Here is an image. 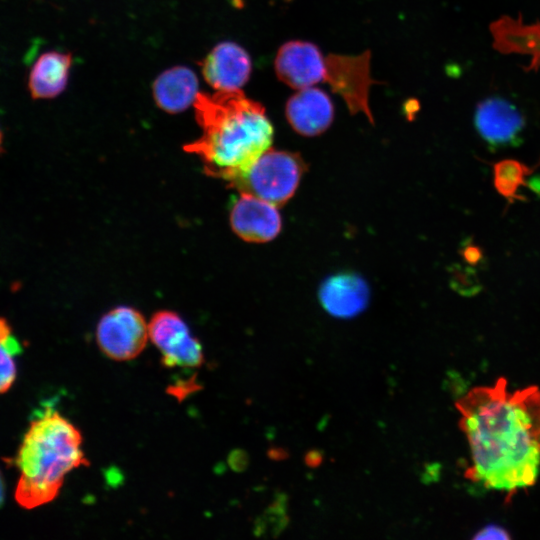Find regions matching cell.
<instances>
[{"instance_id":"obj_1","label":"cell","mask_w":540,"mask_h":540,"mask_svg":"<svg viewBox=\"0 0 540 540\" xmlns=\"http://www.w3.org/2000/svg\"><path fill=\"white\" fill-rule=\"evenodd\" d=\"M471 452L465 477L507 493L532 486L540 471V390L514 392L507 380L471 389L456 402Z\"/></svg>"},{"instance_id":"obj_2","label":"cell","mask_w":540,"mask_h":540,"mask_svg":"<svg viewBox=\"0 0 540 540\" xmlns=\"http://www.w3.org/2000/svg\"><path fill=\"white\" fill-rule=\"evenodd\" d=\"M194 107L202 135L184 149L209 176L229 182L269 149L273 128L265 109L240 90L198 94Z\"/></svg>"},{"instance_id":"obj_3","label":"cell","mask_w":540,"mask_h":540,"mask_svg":"<svg viewBox=\"0 0 540 540\" xmlns=\"http://www.w3.org/2000/svg\"><path fill=\"white\" fill-rule=\"evenodd\" d=\"M19 480L17 503L33 509L54 500L65 477L88 465L82 435L76 426L51 407L32 420L15 458Z\"/></svg>"},{"instance_id":"obj_4","label":"cell","mask_w":540,"mask_h":540,"mask_svg":"<svg viewBox=\"0 0 540 540\" xmlns=\"http://www.w3.org/2000/svg\"><path fill=\"white\" fill-rule=\"evenodd\" d=\"M277 77L294 89L328 83L346 102L352 114L362 112L373 121L368 105L370 86V53L357 56L323 55L320 49L305 41L283 44L275 58Z\"/></svg>"},{"instance_id":"obj_5","label":"cell","mask_w":540,"mask_h":540,"mask_svg":"<svg viewBox=\"0 0 540 540\" xmlns=\"http://www.w3.org/2000/svg\"><path fill=\"white\" fill-rule=\"evenodd\" d=\"M305 163L297 154L266 150L244 173L229 181V186L273 204H285L295 193Z\"/></svg>"},{"instance_id":"obj_6","label":"cell","mask_w":540,"mask_h":540,"mask_svg":"<svg viewBox=\"0 0 540 540\" xmlns=\"http://www.w3.org/2000/svg\"><path fill=\"white\" fill-rule=\"evenodd\" d=\"M149 340L148 323L136 309L119 306L105 313L96 327V341L104 355L115 361L136 358Z\"/></svg>"},{"instance_id":"obj_7","label":"cell","mask_w":540,"mask_h":540,"mask_svg":"<svg viewBox=\"0 0 540 540\" xmlns=\"http://www.w3.org/2000/svg\"><path fill=\"white\" fill-rule=\"evenodd\" d=\"M148 330L149 339L160 351L165 366L197 368L202 365V345L177 313L168 310L155 313Z\"/></svg>"},{"instance_id":"obj_8","label":"cell","mask_w":540,"mask_h":540,"mask_svg":"<svg viewBox=\"0 0 540 540\" xmlns=\"http://www.w3.org/2000/svg\"><path fill=\"white\" fill-rule=\"evenodd\" d=\"M230 224L233 231L243 240L263 243L279 234L281 217L273 204L240 193L231 206Z\"/></svg>"},{"instance_id":"obj_9","label":"cell","mask_w":540,"mask_h":540,"mask_svg":"<svg viewBox=\"0 0 540 540\" xmlns=\"http://www.w3.org/2000/svg\"><path fill=\"white\" fill-rule=\"evenodd\" d=\"M251 69L248 53L231 42L215 46L202 65L206 82L218 91L239 90L248 81Z\"/></svg>"},{"instance_id":"obj_10","label":"cell","mask_w":540,"mask_h":540,"mask_svg":"<svg viewBox=\"0 0 540 540\" xmlns=\"http://www.w3.org/2000/svg\"><path fill=\"white\" fill-rule=\"evenodd\" d=\"M475 125L482 138L492 147H504L519 140L524 119L510 102L501 98H490L478 105Z\"/></svg>"},{"instance_id":"obj_11","label":"cell","mask_w":540,"mask_h":540,"mask_svg":"<svg viewBox=\"0 0 540 540\" xmlns=\"http://www.w3.org/2000/svg\"><path fill=\"white\" fill-rule=\"evenodd\" d=\"M285 113L292 128L301 135L315 136L332 123L334 108L329 96L321 89H300L286 103Z\"/></svg>"},{"instance_id":"obj_12","label":"cell","mask_w":540,"mask_h":540,"mask_svg":"<svg viewBox=\"0 0 540 540\" xmlns=\"http://www.w3.org/2000/svg\"><path fill=\"white\" fill-rule=\"evenodd\" d=\"M323 308L332 316L351 318L367 306L369 289L366 282L353 273H340L327 278L319 289Z\"/></svg>"},{"instance_id":"obj_13","label":"cell","mask_w":540,"mask_h":540,"mask_svg":"<svg viewBox=\"0 0 540 540\" xmlns=\"http://www.w3.org/2000/svg\"><path fill=\"white\" fill-rule=\"evenodd\" d=\"M72 65L70 53L48 51L33 63L28 74L27 88L32 99H52L66 88Z\"/></svg>"},{"instance_id":"obj_14","label":"cell","mask_w":540,"mask_h":540,"mask_svg":"<svg viewBox=\"0 0 540 540\" xmlns=\"http://www.w3.org/2000/svg\"><path fill=\"white\" fill-rule=\"evenodd\" d=\"M153 94L161 109L169 113L181 112L198 96L197 77L186 67L168 69L155 80Z\"/></svg>"},{"instance_id":"obj_15","label":"cell","mask_w":540,"mask_h":540,"mask_svg":"<svg viewBox=\"0 0 540 540\" xmlns=\"http://www.w3.org/2000/svg\"><path fill=\"white\" fill-rule=\"evenodd\" d=\"M531 169L525 164L512 159L497 162L493 167V182L498 193L510 203L523 199L518 193L521 186L526 185V179Z\"/></svg>"},{"instance_id":"obj_16","label":"cell","mask_w":540,"mask_h":540,"mask_svg":"<svg viewBox=\"0 0 540 540\" xmlns=\"http://www.w3.org/2000/svg\"><path fill=\"white\" fill-rule=\"evenodd\" d=\"M22 351L6 319L0 317V394L7 392L16 379L15 358Z\"/></svg>"},{"instance_id":"obj_17","label":"cell","mask_w":540,"mask_h":540,"mask_svg":"<svg viewBox=\"0 0 540 540\" xmlns=\"http://www.w3.org/2000/svg\"><path fill=\"white\" fill-rule=\"evenodd\" d=\"M511 536L509 532L501 526L490 524L482 529H480L474 536L473 539H510Z\"/></svg>"},{"instance_id":"obj_18","label":"cell","mask_w":540,"mask_h":540,"mask_svg":"<svg viewBox=\"0 0 540 540\" xmlns=\"http://www.w3.org/2000/svg\"><path fill=\"white\" fill-rule=\"evenodd\" d=\"M3 499H4V482H3L2 475L0 473V506L3 503Z\"/></svg>"},{"instance_id":"obj_19","label":"cell","mask_w":540,"mask_h":540,"mask_svg":"<svg viewBox=\"0 0 540 540\" xmlns=\"http://www.w3.org/2000/svg\"><path fill=\"white\" fill-rule=\"evenodd\" d=\"M2 148H3V133H2V130L0 129V152L2 151Z\"/></svg>"}]
</instances>
